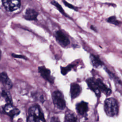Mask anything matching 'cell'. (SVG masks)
<instances>
[{
    "mask_svg": "<svg viewBox=\"0 0 122 122\" xmlns=\"http://www.w3.org/2000/svg\"><path fill=\"white\" fill-rule=\"evenodd\" d=\"M89 87L93 91L97 96H99L100 95V91L96 79L94 78H89L86 80Z\"/></svg>",
    "mask_w": 122,
    "mask_h": 122,
    "instance_id": "9c48e42d",
    "label": "cell"
},
{
    "mask_svg": "<svg viewBox=\"0 0 122 122\" xmlns=\"http://www.w3.org/2000/svg\"><path fill=\"white\" fill-rule=\"evenodd\" d=\"M38 71L44 79L51 83H53L54 78L51 75L50 70L47 69L44 66H40L38 68Z\"/></svg>",
    "mask_w": 122,
    "mask_h": 122,
    "instance_id": "8992f818",
    "label": "cell"
},
{
    "mask_svg": "<svg viewBox=\"0 0 122 122\" xmlns=\"http://www.w3.org/2000/svg\"><path fill=\"white\" fill-rule=\"evenodd\" d=\"M2 1L5 9L10 11L18 9L20 6V0H2Z\"/></svg>",
    "mask_w": 122,
    "mask_h": 122,
    "instance_id": "277c9868",
    "label": "cell"
},
{
    "mask_svg": "<svg viewBox=\"0 0 122 122\" xmlns=\"http://www.w3.org/2000/svg\"><path fill=\"white\" fill-rule=\"evenodd\" d=\"M73 65H69L66 67H61V72L63 75H65L68 71H71L72 67Z\"/></svg>",
    "mask_w": 122,
    "mask_h": 122,
    "instance_id": "d6986e66",
    "label": "cell"
},
{
    "mask_svg": "<svg viewBox=\"0 0 122 122\" xmlns=\"http://www.w3.org/2000/svg\"><path fill=\"white\" fill-rule=\"evenodd\" d=\"M53 102L55 106L59 109L62 110L65 107V102L62 94L59 91H56L52 94Z\"/></svg>",
    "mask_w": 122,
    "mask_h": 122,
    "instance_id": "3957f363",
    "label": "cell"
},
{
    "mask_svg": "<svg viewBox=\"0 0 122 122\" xmlns=\"http://www.w3.org/2000/svg\"><path fill=\"white\" fill-rule=\"evenodd\" d=\"M107 21L109 23L113 24L115 25H118L121 23L120 21H119L116 20V18L115 16H112L109 17L107 19Z\"/></svg>",
    "mask_w": 122,
    "mask_h": 122,
    "instance_id": "ac0fdd59",
    "label": "cell"
},
{
    "mask_svg": "<svg viewBox=\"0 0 122 122\" xmlns=\"http://www.w3.org/2000/svg\"><path fill=\"white\" fill-rule=\"evenodd\" d=\"M71 95L72 99L76 98L81 92V88L78 84L73 83L71 85Z\"/></svg>",
    "mask_w": 122,
    "mask_h": 122,
    "instance_id": "8fae6325",
    "label": "cell"
},
{
    "mask_svg": "<svg viewBox=\"0 0 122 122\" xmlns=\"http://www.w3.org/2000/svg\"><path fill=\"white\" fill-rule=\"evenodd\" d=\"M27 122H45L43 114L39 105H33L29 108Z\"/></svg>",
    "mask_w": 122,
    "mask_h": 122,
    "instance_id": "6da1fadb",
    "label": "cell"
},
{
    "mask_svg": "<svg viewBox=\"0 0 122 122\" xmlns=\"http://www.w3.org/2000/svg\"><path fill=\"white\" fill-rule=\"evenodd\" d=\"M55 37L57 42L62 47H66L70 43L69 39L61 30L56 32Z\"/></svg>",
    "mask_w": 122,
    "mask_h": 122,
    "instance_id": "5b68a950",
    "label": "cell"
},
{
    "mask_svg": "<svg viewBox=\"0 0 122 122\" xmlns=\"http://www.w3.org/2000/svg\"><path fill=\"white\" fill-rule=\"evenodd\" d=\"M12 56L14 57V58H20V59H23L24 60H27V58L24 55H18V54H11Z\"/></svg>",
    "mask_w": 122,
    "mask_h": 122,
    "instance_id": "44dd1931",
    "label": "cell"
},
{
    "mask_svg": "<svg viewBox=\"0 0 122 122\" xmlns=\"http://www.w3.org/2000/svg\"><path fill=\"white\" fill-rule=\"evenodd\" d=\"M1 96L5 99V101L7 102V103L11 104L12 103V98L10 94V93L6 90H2L1 92Z\"/></svg>",
    "mask_w": 122,
    "mask_h": 122,
    "instance_id": "2e32d148",
    "label": "cell"
},
{
    "mask_svg": "<svg viewBox=\"0 0 122 122\" xmlns=\"http://www.w3.org/2000/svg\"><path fill=\"white\" fill-rule=\"evenodd\" d=\"M90 60L92 64L96 68H98L100 66H101L102 64L101 61L96 56L94 55H91L90 56Z\"/></svg>",
    "mask_w": 122,
    "mask_h": 122,
    "instance_id": "9a60e30c",
    "label": "cell"
},
{
    "mask_svg": "<svg viewBox=\"0 0 122 122\" xmlns=\"http://www.w3.org/2000/svg\"><path fill=\"white\" fill-rule=\"evenodd\" d=\"M91 29L92 30H94V31L97 32V30H96V29L95 28L94 26H92V25H91Z\"/></svg>",
    "mask_w": 122,
    "mask_h": 122,
    "instance_id": "603a6c76",
    "label": "cell"
},
{
    "mask_svg": "<svg viewBox=\"0 0 122 122\" xmlns=\"http://www.w3.org/2000/svg\"><path fill=\"white\" fill-rule=\"evenodd\" d=\"M4 111L11 118H13L14 116L19 114L20 112L19 109L10 103H8L4 106Z\"/></svg>",
    "mask_w": 122,
    "mask_h": 122,
    "instance_id": "52a82bcc",
    "label": "cell"
},
{
    "mask_svg": "<svg viewBox=\"0 0 122 122\" xmlns=\"http://www.w3.org/2000/svg\"><path fill=\"white\" fill-rule=\"evenodd\" d=\"M1 51L0 50V59H1Z\"/></svg>",
    "mask_w": 122,
    "mask_h": 122,
    "instance_id": "cb8c5ba5",
    "label": "cell"
},
{
    "mask_svg": "<svg viewBox=\"0 0 122 122\" xmlns=\"http://www.w3.org/2000/svg\"><path fill=\"white\" fill-rule=\"evenodd\" d=\"M64 122H79L76 115L71 111L66 112L65 116Z\"/></svg>",
    "mask_w": 122,
    "mask_h": 122,
    "instance_id": "4fadbf2b",
    "label": "cell"
},
{
    "mask_svg": "<svg viewBox=\"0 0 122 122\" xmlns=\"http://www.w3.org/2000/svg\"><path fill=\"white\" fill-rule=\"evenodd\" d=\"M104 110L109 116L116 115L118 112V105L117 101L113 98L106 99L104 102Z\"/></svg>",
    "mask_w": 122,
    "mask_h": 122,
    "instance_id": "7a4b0ae2",
    "label": "cell"
},
{
    "mask_svg": "<svg viewBox=\"0 0 122 122\" xmlns=\"http://www.w3.org/2000/svg\"><path fill=\"white\" fill-rule=\"evenodd\" d=\"M38 13L34 10L29 9L26 10L25 14L24 16V18L27 20H35L37 19Z\"/></svg>",
    "mask_w": 122,
    "mask_h": 122,
    "instance_id": "7c38bea8",
    "label": "cell"
},
{
    "mask_svg": "<svg viewBox=\"0 0 122 122\" xmlns=\"http://www.w3.org/2000/svg\"><path fill=\"white\" fill-rule=\"evenodd\" d=\"M96 80H97L100 92H103L104 94H105L107 95H109L111 93V90L108 88H107V86L102 82V81L100 79H96Z\"/></svg>",
    "mask_w": 122,
    "mask_h": 122,
    "instance_id": "5bb4252c",
    "label": "cell"
},
{
    "mask_svg": "<svg viewBox=\"0 0 122 122\" xmlns=\"http://www.w3.org/2000/svg\"><path fill=\"white\" fill-rule=\"evenodd\" d=\"M0 81L7 90L10 89L12 87V83L11 80L5 72L0 73Z\"/></svg>",
    "mask_w": 122,
    "mask_h": 122,
    "instance_id": "ba28073f",
    "label": "cell"
},
{
    "mask_svg": "<svg viewBox=\"0 0 122 122\" xmlns=\"http://www.w3.org/2000/svg\"><path fill=\"white\" fill-rule=\"evenodd\" d=\"M76 108L79 114L81 115H85L88 110V103L82 101L77 104Z\"/></svg>",
    "mask_w": 122,
    "mask_h": 122,
    "instance_id": "30bf717a",
    "label": "cell"
},
{
    "mask_svg": "<svg viewBox=\"0 0 122 122\" xmlns=\"http://www.w3.org/2000/svg\"><path fill=\"white\" fill-rule=\"evenodd\" d=\"M51 3L53 5H54V6H55V7L57 8V9L59 10V11H60L63 15H64V16H66V17H69L67 15V14L65 12L64 10L63 9H62V7L61 6V5H60L57 1H55V0H51Z\"/></svg>",
    "mask_w": 122,
    "mask_h": 122,
    "instance_id": "e0dca14e",
    "label": "cell"
},
{
    "mask_svg": "<svg viewBox=\"0 0 122 122\" xmlns=\"http://www.w3.org/2000/svg\"><path fill=\"white\" fill-rule=\"evenodd\" d=\"M62 2H63V3H64V4L66 6H67V7H68V8H70V9H72V10H76V11H77V9L76 8V7H74L73 5H71V4H70L69 3H68V2H67L66 0H62Z\"/></svg>",
    "mask_w": 122,
    "mask_h": 122,
    "instance_id": "ffe728a7",
    "label": "cell"
},
{
    "mask_svg": "<svg viewBox=\"0 0 122 122\" xmlns=\"http://www.w3.org/2000/svg\"><path fill=\"white\" fill-rule=\"evenodd\" d=\"M51 122H61L60 121V119H59L58 117H56V116H54L52 117L51 119Z\"/></svg>",
    "mask_w": 122,
    "mask_h": 122,
    "instance_id": "7402d4cb",
    "label": "cell"
}]
</instances>
